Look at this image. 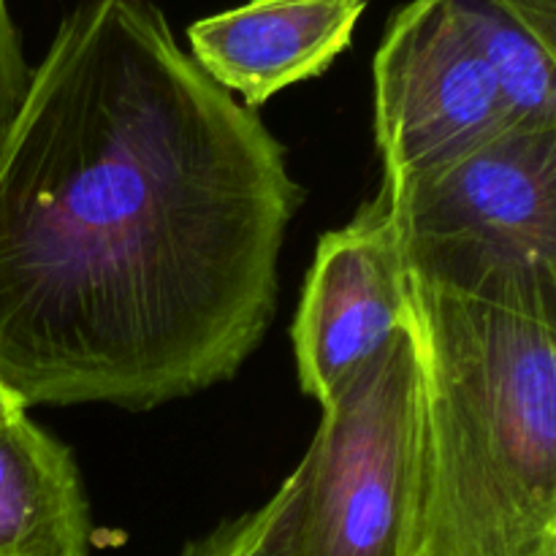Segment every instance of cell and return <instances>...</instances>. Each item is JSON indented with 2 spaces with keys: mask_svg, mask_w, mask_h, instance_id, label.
<instances>
[{
  "mask_svg": "<svg viewBox=\"0 0 556 556\" xmlns=\"http://www.w3.org/2000/svg\"><path fill=\"white\" fill-rule=\"evenodd\" d=\"M386 179L413 282L556 324V128Z\"/></svg>",
  "mask_w": 556,
  "mask_h": 556,
  "instance_id": "cell-4",
  "label": "cell"
},
{
  "mask_svg": "<svg viewBox=\"0 0 556 556\" xmlns=\"http://www.w3.org/2000/svg\"><path fill=\"white\" fill-rule=\"evenodd\" d=\"M369 0H248L188 27L190 58L226 92L258 109L320 76L351 47Z\"/></svg>",
  "mask_w": 556,
  "mask_h": 556,
  "instance_id": "cell-7",
  "label": "cell"
},
{
  "mask_svg": "<svg viewBox=\"0 0 556 556\" xmlns=\"http://www.w3.org/2000/svg\"><path fill=\"white\" fill-rule=\"evenodd\" d=\"M413 293L427 459L413 556H556V324Z\"/></svg>",
  "mask_w": 556,
  "mask_h": 556,
  "instance_id": "cell-2",
  "label": "cell"
},
{
  "mask_svg": "<svg viewBox=\"0 0 556 556\" xmlns=\"http://www.w3.org/2000/svg\"><path fill=\"white\" fill-rule=\"evenodd\" d=\"M92 519L68 445L27 410L0 424V556H90Z\"/></svg>",
  "mask_w": 556,
  "mask_h": 556,
  "instance_id": "cell-8",
  "label": "cell"
},
{
  "mask_svg": "<svg viewBox=\"0 0 556 556\" xmlns=\"http://www.w3.org/2000/svg\"><path fill=\"white\" fill-rule=\"evenodd\" d=\"M476 3L508 16L556 54V0H476Z\"/></svg>",
  "mask_w": 556,
  "mask_h": 556,
  "instance_id": "cell-11",
  "label": "cell"
},
{
  "mask_svg": "<svg viewBox=\"0 0 556 556\" xmlns=\"http://www.w3.org/2000/svg\"><path fill=\"white\" fill-rule=\"evenodd\" d=\"M179 556H266L264 505L239 519L223 521L210 535L188 543Z\"/></svg>",
  "mask_w": 556,
  "mask_h": 556,
  "instance_id": "cell-10",
  "label": "cell"
},
{
  "mask_svg": "<svg viewBox=\"0 0 556 556\" xmlns=\"http://www.w3.org/2000/svg\"><path fill=\"white\" fill-rule=\"evenodd\" d=\"M416 326L413 277L383 177L353 220L324 233L315 250L291 329L302 391L324 407L394 334Z\"/></svg>",
  "mask_w": 556,
  "mask_h": 556,
  "instance_id": "cell-6",
  "label": "cell"
},
{
  "mask_svg": "<svg viewBox=\"0 0 556 556\" xmlns=\"http://www.w3.org/2000/svg\"><path fill=\"white\" fill-rule=\"evenodd\" d=\"M30 68L22 54V38L16 30L9 0H0V136L14 119L22 98H25Z\"/></svg>",
  "mask_w": 556,
  "mask_h": 556,
  "instance_id": "cell-9",
  "label": "cell"
},
{
  "mask_svg": "<svg viewBox=\"0 0 556 556\" xmlns=\"http://www.w3.org/2000/svg\"><path fill=\"white\" fill-rule=\"evenodd\" d=\"M386 177L429 172L514 130L497 76L451 0H407L372 63Z\"/></svg>",
  "mask_w": 556,
  "mask_h": 556,
  "instance_id": "cell-5",
  "label": "cell"
},
{
  "mask_svg": "<svg viewBox=\"0 0 556 556\" xmlns=\"http://www.w3.org/2000/svg\"><path fill=\"white\" fill-rule=\"evenodd\" d=\"M427 489L418 326L348 378L264 505L266 556H413Z\"/></svg>",
  "mask_w": 556,
  "mask_h": 556,
  "instance_id": "cell-3",
  "label": "cell"
},
{
  "mask_svg": "<svg viewBox=\"0 0 556 556\" xmlns=\"http://www.w3.org/2000/svg\"><path fill=\"white\" fill-rule=\"evenodd\" d=\"M22 410H27V407L22 405L20 396H14L3 383H0V424L9 421L11 416H16V413H22Z\"/></svg>",
  "mask_w": 556,
  "mask_h": 556,
  "instance_id": "cell-12",
  "label": "cell"
},
{
  "mask_svg": "<svg viewBox=\"0 0 556 556\" xmlns=\"http://www.w3.org/2000/svg\"><path fill=\"white\" fill-rule=\"evenodd\" d=\"M302 204L255 109L150 0H85L0 136V383L152 410L231 380Z\"/></svg>",
  "mask_w": 556,
  "mask_h": 556,
  "instance_id": "cell-1",
  "label": "cell"
}]
</instances>
